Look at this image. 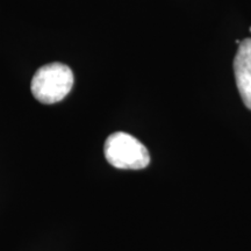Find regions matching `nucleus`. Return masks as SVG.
Returning a JSON list of instances; mask_svg holds the SVG:
<instances>
[{"label":"nucleus","instance_id":"obj_4","mask_svg":"<svg viewBox=\"0 0 251 251\" xmlns=\"http://www.w3.org/2000/svg\"><path fill=\"white\" fill-rule=\"evenodd\" d=\"M249 30H250V31H251V27H250V28H249Z\"/></svg>","mask_w":251,"mask_h":251},{"label":"nucleus","instance_id":"obj_1","mask_svg":"<svg viewBox=\"0 0 251 251\" xmlns=\"http://www.w3.org/2000/svg\"><path fill=\"white\" fill-rule=\"evenodd\" d=\"M74 72L62 63H50L36 71L30 90L34 98L42 103H55L68 96L74 86Z\"/></svg>","mask_w":251,"mask_h":251},{"label":"nucleus","instance_id":"obj_2","mask_svg":"<svg viewBox=\"0 0 251 251\" xmlns=\"http://www.w3.org/2000/svg\"><path fill=\"white\" fill-rule=\"evenodd\" d=\"M103 153L109 164L121 170H141L150 163L146 146L124 131L109 135L103 146Z\"/></svg>","mask_w":251,"mask_h":251},{"label":"nucleus","instance_id":"obj_3","mask_svg":"<svg viewBox=\"0 0 251 251\" xmlns=\"http://www.w3.org/2000/svg\"><path fill=\"white\" fill-rule=\"evenodd\" d=\"M236 85L244 105L251 109V39H246L238 46L234 59Z\"/></svg>","mask_w":251,"mask_h":251}]
</instances>
